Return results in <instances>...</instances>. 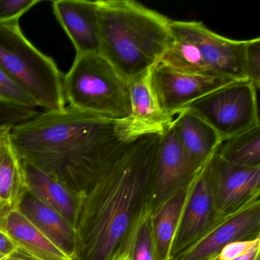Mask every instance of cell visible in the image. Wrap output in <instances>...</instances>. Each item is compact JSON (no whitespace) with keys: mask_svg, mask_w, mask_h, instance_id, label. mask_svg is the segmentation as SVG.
Wrapping results in <instances>:
<instances>
[{"mask_svg":"<svg viewBox=\"0 0 260 260\" xmlns=\"http://www.w3.org/2000/svg\"><path fill=\"white\" fill-rule=\"evenodd\" d=\"M173 118L188 162L194 172H199L212 157L221 143L220 137L211 125L200 117L184 109Z\"/></svg>","mask_w":260,"mask_h":260,"instance_id":"16","label":"cell"},{"mask_svg":"<svg viewBox=\"0 0 260 260\" xmlns=\"http://www.w3.org/2000/svg\"><path fill=\"white\" fill-rule=\"evenodd\" d=\"M53 10L77 55L100 53L98 1L57 0L53 3Z\"/></svg>","mask_w":260,"mask_h":260,"instance_id":"13","label":"cell"},{"mask_svg":"<svg viewBox=\"0 0 260 260\" xmlns=\"http://www.w3.org/2000/svg\"><path fill=\"white\" fill-rule=\"evenodd\" d=\"M10 138L22 161L78 196L118 147L132 139L123 121L106 119L70 106L39 113L12 127Z\"/></svg>","mask_w":260,"mask_h":260,"instance_id":"2","label":"cell"},{"mask_svg":"<svg viewBox=\"0 0 260 260\" xmlns=\"http://www.w3.org/2000/svg\"><path fill=\"white\" fill-rule=\"evenodd\" d=\"M245 77L257 91L260 86V39L247 41L245 55Z\"/></svg>","mask_w":260,"mask_h":260,"instance_id":"26","label":"cell"},{"mask_svg":"<svg viewBox=\"0 0 260 260\" xmlns=\"http://www.w3.org/2000/svg\"><path fill=\"white\" fill-rule=\"evenodd\" d=\"M70 106L115 121L132 114L128 83L100 53L76 56L63 77Z\"/></svg>","mask_w":260,"mask_h":260,"instance_id":"4","label":"cell"},{"mask_svg":"<svg viewBox=\"0 0 260 260\" xmlns=\"http://www.w3.org/2000/svg\"><path fill=\"white\" fill-rule=\"evenodd\" d=\"M18 208L73 258L75 251V231L63 216L29 191L23 196Z\"/></svg>","mask_w":260,"mask_h":260,"instance_id":"18","label":"cell"},{"mask_svg":"<svg viewBox=\"0 0 260 260\" xmlns=\"http://www.w3.org/2000/svg\"><path fill=\"white\" fill-rule=\"evenodd\" d=\"M208 182L214 209L224 216L260 196V167H239L214 153L207 162Z\"/></svg>","mask_w":260,"mask_h":260,"instance_id":"10","label":"cell"},{"mask_svg":"<svg viewBox=\"0 0 260 260\" xmlns=\"http://www.w3.org/2000/svg\"><path fill=\"white\" fill-rule=\"evenodd\" d=\"M9 257L10 256H7V255H4V254L0 252V260H7Z\"/></svg>","mask_w":260,"mask_h":260,"instance_id":"33","label":"cell"},{"mask_svg":"<svg viewBox=\"0 0 260 260\" xmlns=\"http://www.w3.org/2000/svg\"><path fill=\"white\" fill-rule=\"evenodd\" d=\"M259 237L260 196L220 217L176 260H211L229 243Z\"/></svg>","mask_w":260,"mask_h":260,"instance_id":"9","label":"cell"},{"mask_svg":"<svg viewBox=\"0 0 260 260\" xmlns=\"http://www.w3.org/2000/svg\"><path fill=\"white\" fill-rule=\"evenodd\" d=\"M257 92L249 80H238L193 102L185 109L211 125L222 142L260 126Z\"/></svg>","mask_w":260,"mask_h":260,"instance_id":"6","label":"cell"},{"mask_svg":"<svg viewBox=\"0 0 260 260\" xmlns=\"http://www.w3.org/2000/svg\"><path fill=\"white\" fill-rule=\"evenodd\" d=\"M132 260H160L152 232L150 217L140 228L134 244Z\"/></svg>","mask_w":260,"mask_h":260,"instance_id":"25","label":"cell"},{"mask_svg":"<svg viewBox=\"0 0 260 260\" xmlns=\"http://www.w3.org/2000/svg\"><path fill=\"white\" fill-rule=\"evenodd\" d=\"M9 209L7 205L3 202L2 199H0V223L2 221L3 217L5 214L6 211Z\"/></svg>","mask_w":260,"mask_h":260,"instance_id":"31","label":"cell"},{"mask_svg":"<svg viewBox=\"0 0 260 260\" xmlns=\"http://www.w3.org/2000/svg\"><path fill=\"white\" fill-rule=\"evenodd\" d=\"M171 33L191 42L207 66L217 77L246 80L245 55L247 41H234L219 36L201 22L170 20Z\"/></svg>","mask_w":260,"mask_h":260,"instance_id":"7","label":"cell"},{"mask_svg":"<svg viewBox=\"0 0 260 260\" xmlns=\"http://www.w3.org/2000/svg\"><path fill=\"white\" fill-rule=\"evenodd\" d=\"M162 134L127 140L79 194L73 260H118L131 255L155 205L158 146Z\"/></svg>","mask_w":260,"mask_h":260,"instance_id":"1","label":"cell"},{"mask_svg":"<svg viewBox=\"0 0 260 260\" xmlns=\"http://www.w3.org/2000/svg\"><path fill=\"white\" fill-rule=\"evenodd\" d=\"M200 171L191 169L172 121L161 136L156 153L154 209Z\"/></svg>","mask_w":260,"mask_h":260,"instance_id":"12","label":"cell"},{"mask_svg":"<svg viewBox=\"0 0 260 260\" xmlns=\"http://www.w3.org/2000/svg\"><path fill=\"white\" fill-rule=\"evenodd\" d=\"M150 81L161 110L173 118L193 102L238 80L185 74L158 62L150 70Z\"/></svg>","mask_w":260,"mask_h":260,"instance_id":"8","label":"cell"},{"mask_svg":"<svg viewBox=\"0 0 260 260\" xmlns=\"http://www.w3.org/2000/svg\"><path fill=\"white\" fill-rule=\"evenodd\" d=\"M11 129L0 128V199L9 208H18L28 191L22 159L10 138Z\"/></svg>","mask_w":260,"mask_h":260,"instance_id":"20","label":"cell"},{"mask_svg":"<svg viewBox=\"0 0 260 260\" xmlns=\"http://www.w3.org/2000/svg\"><path fill=\"white\" fill-rule=\"evenodd\" d=\"M159 62L179 72L217 77L207 66L194 45L176 35L172 34L171 41Z\"/></svg>","mask_w":260,"mask_h":260,"instance_id":"22","label":"cell"},{"mask_svg":"<svg viewBox=\"0 0 260 260\" xmlns=\"http://www.w3.org/2000/svg\"><path fill=\"white\" fill-rule=\"evenodd\" d=\"M0 67L47 112L64 109V75L25 38L19 20L0 22Z\"/></svg>","mask_w":260,"mask_h":260,"instance_id":"5","label":"cell"},{"mask_svg":"<svg viewBox=\"0 0 260 260\" xmlns=\"http://www.w3.org/2000/svg\"><path fill=\"white\" fill-rule=\"evenodd\" d=\"M150 70L129 82L132 114L123 121L129 138L149 134H164L173 118L161 110L150 81Z\"/></svg>","mask_w":260,"mask_h":260,"instance_id":"14","label":"cell"},{"mask_svg":"<svg viewBox=\"0 0 260 260\" xmlns=\"http://www.w3.org/2000/svg\"><path fill=\"white\" fill-rule=\"evenodd\" d=\"M22 164L28 191L54 208L74 226L78 208V196L31 164L24 161Z\"/></svg>","mask_w":260,"mask_h":260,"instance_id":"19","label":"cell"},{"mask_svg":"<svg viewBox=\"0 0 260 260\" xmlns=\"http://www.w3.org/2000/svg\"><path fill=\"white\" fill-rule=\"evenodd\" d=\"M41 0H0V22L19 20Z\"/></svg>","mask_w":260,"mask_h":260,"instance_id":"28","label":"cell"},{"mask_svg":"<svg viewBox=\"0 0 260 260\" xmlns=\"http://www.w3.org/2000/svg\"><path fill=\"white\" fill-rule=\"evenodd\" d=\"M118 260H132V255H124V256L121 257V258H118Z\"/></svg>","mask_w":260,"mask_h":260,"instance_id":"32","label":"cell"},{"mask_svg":"<svg viewBox=\"0 0 260 260\" xmlns=\"http://www.w3.org/2000/svg\"><path fill=\"white\" fill-rule=\"evenodd\" d=\"M0 230L16 243L19 250L36 260H73L30 220L19 208H9Z\"/></svg>","mask_w":260,"mask_h":260,"instance_id":"15","label":"cell"},{"mask_svg":"<svg viewBox=\"0 0 260 260\" xmlns=\"http://www.w3.org/2000/svg\"><path fill=\"white\" fill-rule=\"evenodd\" d=\"M18 250L19 248L16 246V243L5 232L0 230V252L7 256H10Z\"/></svg>","mask_w":260,"mask_h":260,"instance_id":"29","label":"cell"},{"mask_svg":"<svg viewBox=\"0 0 260 260\" xmlns=\"http://www.w3.org/2000/svg\"><path fill=\"white\" fill-rule=\"evenodd\" d=\"M0 102L25 108L36 109L37 103L32 97L0 67Z\"/></svg>","mask_w":260,"mask_h":260,"instance_id":"23","label":"cell"},{"mask_svg":"<svg viewBox=\"0 0 260 260\" xmlns=\"http://www.w3.org/2000/svg\"><path fill=\"white\" fill-rule=\"evenodd\" d=\"M100 54L129 83L160 60L170 19L133 0L98 1Z\"/></svg>","mask_w":260,"mask_h":260,"instance_id":"3","label":"cell"},{"mask_svg":"<svg viewBox=\"0 0 260 260\" xmlns=\"http://www.w3.org/2000/svg\"><path fill=\"white\" fill-rule=\"evenodd\" d=\"M220 217L213 204L206 164L199 172L185 204L172 243L170 260L179 258Z\"/></svg>","mask_w":260,"mask_h":260,"instance_id":"11","label":"cell"},{"mask_svg":"<svg viewBox=\"0 0 260 260\" xmlns=\"http://www.w3.org/2000/svg\"><path fill=\"white\" fill-rule=\"evenodd\" d=\"M211 260H260V237L229 243Z\"/></svg>","mask_w":260,"mask_h":260,"instance_id":"24","label":"cell"},{"mask_svg":"<svg viewBox=\"0 0 260 260\" xmlns=\"http://www.w3.org/2000/svg\"><path fill=\"white\" fill-rule=\"evenodd\" d=\"M198 175L191 182L175 191L152 212V232L160 260H170L172 243Z\"/></svg>","mask_w":260,"mask_h":260,"instance_id":"17","label":"cell"},{"mask_svg":"<svg viewBox=\"0 0 260 260\" xmlns=\"http://www.w3.org/2000/svg\"><path fill=\"white\" fill-rule=\"evenodd\" d=\"M36 109H25L0 102V128L13 127L39 115Z\"/></svg>","mask_w":260,"mask_h":260,"instance_id":"27","label":"cell"},{"mask_svg":"<svg viewBox=\"0 0 260 260\" xmlns=\"http://www.w3.org/2000/svg\"><path fill=\"white\" fill-rule=\"evenodd\" d=\"M216 154L233 165L260 167V126L222 141Z\"/></svg>","mask_w":260,"mask_h":260,"instance_id":"21","label":"cell"},{"mask_svg":"<svg viewBox=\"0 0 260 260\" xmlns=\"http://www.w3.org/2000/svg\"><path fill=\"white\" fill-rule=\"evenodd\" d=\"M7 260H36L33 258L32 257L29 256L27 255L25 252L21 250L16 251V252L10 255Z\"/></svg>","mask_w":260,"mask_h":260,"instance_id":"30","label":"cell"}]
</instances>
